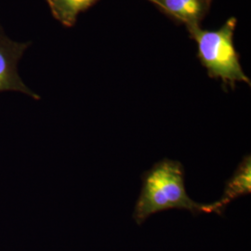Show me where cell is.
I'll return each mask as SVG.
<instances>
[{
  "mask_svg": "<svg viewBox=\"0 0 251 251\" xmlns=\"http://www.w3.org/2000/svg\"><path fill=\"white\" fill-rule=\"evenodd\" d=\"M143 188L135 205L133 218L142 225L148 217L170 209H185L194 215L211 213L210 204L203 205L191 199L185 189L182 164L165 158L155 163L142 176Z\"/></svg>",
  "mask_w": 251,
  "mask_h": 251,
  "instance_id": "cell-1",
  "label": "cell"
},
{
  "mask_svg": "<svg viewBox=\"0 0 251 251\" xmlns=\"http://www.w3.org/2000/svg\"><path fill=\"white\" fill-rule=\"evenodd\" d=\"M237 21L228 19L217 30L208 31L199 25L187 27L191 36L198 44V56L210 77L221 79L224 88H235L237 82L251 86V79L243 71L239 56L233 44V35Z\"/></svg>",
  "mask_w": 251,
  "mask_h": 251,
  "instance_id": "cell-2",
  "label": "cell"
},
{
  "mask_svg": "<svg viewBox=\"0 0 251 251\" xmlns=\"http://www.w3.org/2000/svg\"><path fill=\"white\" fill-rule=\"evenodd\" d=\"M30 46L31 42L20 43L11 40L0 25V92L18 91L33 99L40 100V96L30 90L19 75V61Z\"/></svg>",
  "mask_w": 251,
  "mask_h": 251,
  "instance_id": "cell-3",
  "label": "cell"
},
{
  "mask_svg": "<svg viewBox=\"0 0 251 251\" xmlns=\"http://www.w3.org/2000/svg\"><path fill=\"white\" fill-rule=\"evenodd\" d=\"M186 26L199 25L205 17L211 0H148Z\"/></svg>",
  "mask_w": 251,
  "mask_h": 251,
  "instance_id": "cell-4",
  "label": "cell"
},
{
  "mask_svg": "<svg viewBox=\"0 0 251 251\" xmlns=\"http://www.w3.org/2000/svg\"><path fill=\"white\" fill-rule=\"evenodd\" d=\"M251 193V158L246 156L225 184V192L220 200L210 204L211 212L222 215L226 206L234 199Z\"/></svg>",
  "mask_w": 251,
  "mask_h": 251,
  "instance_id": "cell-5",
  "label": "cell"
},
{
  "mask_svg": "<svg viewBox=\"0 0 251 251\" xmlns=\"http://www.w3.org/2000/svg\"><path fill=\"white\" fill-rule=\"evenodd\" d=\"M98 0H46L54 18L63 26L75 25L81 12L86 11Z\"/></svg>",
  "mask_w": 251,
  "mask_h": 251,
  "instance_id": "cell-6",
  "label": "cell"
}]
</instances>
